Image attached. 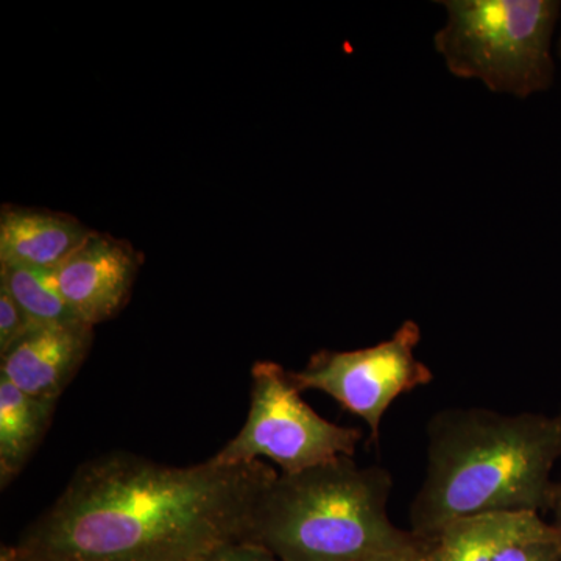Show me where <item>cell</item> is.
Instances as JSON below:
<instances>
[{
  "instance_id": "obj_1",
  "label": "cell",
  "mask_w": 561,
  "mask_h": 561,
  "mask_svg": "<svg viewBox=\"0 0 561 561\" xmlns=\"http://www.w3.org/2000/svg\"><path fill=\"white\" fill-rule=\"evenodd\" d=\"M278 472L262 463L168 467L127 453L81 465L9 549L18 561H202L249 541Z\"/></svg>"
},
{
  "instance_id": "obj_2",
  "label": "cell",
  "mask_w": 561,
  "mask_h": 561,
  "mask_svg": "<svg viewBox=\"0 0 561 561\" xmlns=\"http://www.w3.org/2000/svg\"><path fill=\"white\" fill-rule=\"evenodd\" d=\"M561 457V412L446 409L427 426V471L411 507L412 534L489 512H548Z\"/></svg>"
},
{
  "instance_id": "obj_3",
  "label": "cell",
  "mask_w": 561,
  "mask_h": 561,
  "mask_svg": "<svg viewBox=\"0 0 561 561\" xmlns=\"http://www.w3.org/2000/svg\"><path fill=\"white\" fill-rule=\"evenodd\" d=\"M390 472L353 457L278 474L254 512L249 541L280 561H365L411 553L423 538L390 522Z\"/></svg>"
},
{
  "instance_id": "obj_4",
  "label": "cell",
  "mask_w": 561,
  "mask_h": 561,
  "mask_svg": "<svg viewBox=\"0 0 561 561\" xmlns=\"http://www.w3.org/2000/svg\"><path fill=\"white\" fill-rule=\"evenodd\" d=\"M445 25L434 47L457 79L478 80L496 94L527 99L556 79L553 33L559 0H443Z\"/></svg>"
},
{
  "instance_id": "obj_5",
  "label": "cell",
  "mask_w": 561,
  "mask_h": 561,
  "mask_svg": "<svg viewBox=\"0 0 561 561\" xmlns=\"http://www.w3.org/2000/svg\"><path fill=\"white\" fill-rule=\"evenodd\" d=\"M251 376L245 426L210 457L213 463L231 467L265 457L275 461L283 474H297L339 457L354 456L362 440L360 430L339 426L313 412L301 400L289 371L273 362H257Z\"/></svg>"
},
{
  "instance_id": "obj_6",
  "label": "cell",
  "mask_w": 561,
  "mask_h": 561,
  "mask_svg": "<svg viewBox=\"0 0 561 561\" xmlns=\"http://www.w3.org/2000/svg\"><path fill=\"white\" fill-rule=\"evenodd\" d=\"M421 330L405 320L390 339L368 348L320 351L301 371H289L298 390H320L345 411L360 416L378 443L391 402L434 381V373L416 359Z\"/></svg>"
},
{
  "instance_id": "obj_7",
  "label": "cell",
  "mask_w": 561,
  "mask_h": 561,
  "mask_svg": "<svg viewBox=\"0 0 561 561\" xmlns=\"http://www.w3.org/2000/svg\"><path fill=\"white\" fill-rule=\"evenodd\" d=\"M138 268L139 254L128 243L92 232L55 275L72 311L94 328L124 308Z\"/></svg>"
},
{
  "instance_id": "obj_8",
  "label": "cell",
  "mask_w": 561,
  "mask_h": 561,
  "mask_svg": "<svg viewBox=\"0 0 561 561\" xmlns=\"http://www.w3.org/2000/svg\"><path fill=\"white\" fill-rule=\"evenodd\" d=\"M92 328H39L2 354L0 376L36 400L57 401L83 364Z\"/></svg>"
},
{
  "instance_id": "obj_9",
  "label": "cell",
  "mask_w": 561,
  "mask_h": 561,
  "mask_svg": "<svg viewBox=\"0 0 561 561\" xmlns=\"http://www.w3.org/2000/svg\"><path fill=\"white\" fill-rule=\"evenodd\" d=\"M73 217L47 210L3 208L0 265L57 271L92 234Z\"/></svg>"
},
{
  "instance_id": "obj_10",
  "label": "cell",
  "mask_w": 561,
  "mask_h": 561,
  "mask_svg": "<svg viewBox=\"0 0 561 561\" xmlns=\"http://www.w3.org/2000/svg\"><path fill=\"white\" fill-rule=\"evenodd\" d=\"M553 531L537 512H489L446 524L431 540L442 561H494L508 546Z\"/></svg>"
},
{
  "instance_id": "obj_11",
  "label": "cell",
  "mask_w": 561,
  "mask_h": 561,
  "mask_svg": "<svg viewBox=\"0 0 561 561\" xmlns=\"http://www.w3.org/2000/svg\"><path fill=\"white\" fill-rule=\"evenodd\" d=\"M57 401L36 400L0 376V482L9 485L43 440Z\"/></svg>"
},
{
  "instance_id": "obj_12",
  "label": "cell",
  "mask_w": 561,
  "mask_h": 561,
  "mask_svg": "<svg viewBox=\"0 0 561 561\" xmlns=\"http://www.w3.org/2000/svg\"><path fill=\"white\" fill-rule=\"evenodd\" d=\"M0 286L10 291L36 328L84 324L62 297L55 271L0 265Z\"/></svg>"
},
{
  "instance_id": "obj_13",
  "label": "cell",
  "mask_w": 561,
  "mask_h": 561,
  "mask_svg": "<svg viewBox=\"0 0 561 561\" xmlns=\"http://www.w3.org/2000/svg\"><path fill=\"white\" fill-rule=\"evenodd\" d=\"M35 330L39 328L28 320L10 291L0 286V354H5Z\"/></svg>"
},
{
  "instance_id": "obj_14",
  "label": "cell",
  "mask_w": 561,
  "mask_h": 561,
  "mask_svg": "<svg viewBox=\"0 0 561 561\" xmlns=\"http://www.w3.org/2000/svg\"><path fill=\"white\" fill-rule=\"evenodd\" d=\"M494 561H561V541L553 531L546 537L530 538L508 546Z\"/></svg>"
},
{
  "instance_id": "obj_15",
  "label": "cell",
  "mask_w": 561,
  "mask_h": 561,
  "mask_svg": "<svg viewBox=\"0 0 561 561\" xmlns=\"http://www.w3.org/2000/svg\"><path fill=\"white\" fill-rule=\"evenodd\" d=\"M202 561H280L264 546L251 541H232L220 546Z\"/></svg>"
},
{
  "instance_id": "obj_16",
  "label": "cell",
  "mask_w": 561,
  "mask_h": 561,
  "mask_svg": "<svg viewBox=\"0 0 561 561\" xmlns=\"http://www.w3.org/2000/svg\"><path fill=\"white\" fill-rule=\"evenodd\" d=\"M548 512L552 515L551 526L559 534L561 541V482H556L553 485Z\"/></svg>"
},
{
  "instance_id": "obj_17",
  "label": "cell",
  "mask_w": 561,
  "mask_h": 561,
  "mask_svg": "<svg viewBox=\"0 0 561 561\" xmlns=\"http://www.w3.org/2000/svg\"><path fill=\"white\" fill-rule=\"evenodd\" d=\"M408 561H442L435 549L434 540H423L420 542L416 551L412 553Z\"/></svg>"
},
{
  "instance_id": "obj_18",
  "label": "cell",
  "mask_w": 561,
  "mask_h": 561,
  "mask_svg": "<svg viewBox=\"0 0 561 561\" xmlns=\"http://www.w3.org/2000/svg\"><path fill=\"white\" fill-rule=\"evenodd\" d=\"M423 541V540H421ZM416 551V549H415ZM413 551V552H415ZM400 553V556H383V557H376V559L365 560V561H408L411 559L412 553Z\"/></svg>"
},
{
  "instance_id": "obj_19",
  "label": "cell",
  "mask_w": 561,
  "mask_h": 561,
  "mask_svg": "<svg viewBox=\"0 0 561 561\" xmlns=\"http://www.w3.org/2000/svg\"><path fill=\"white\" fill-rule=\"evenodd\" d=\"M2 561H18V560H14L13 557L10 556L9 549H3Z\"/></svg>"
},
{
  "instance_id": "obj_20",
  "label": "cell",
  "mask_w": 561,
  "mask_h": 561,
  "mask_svg": "<svg viewBox=\"0 0 561 561\" xmlns=\"http://www.w3.org/2000/svg\"><path fill=\"white\" fill-rule=\"evenodd\" d=\"M557 54H559L560 60H561V33L559 38V46H557Z\"/></svg>"
}]
</instances>
